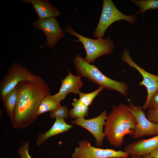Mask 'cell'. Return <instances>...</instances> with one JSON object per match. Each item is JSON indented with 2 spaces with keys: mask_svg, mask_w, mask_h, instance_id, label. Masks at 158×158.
I'll return each instance as SVG.
<instances>
[{
  "mask_svg": "<svg viewBox=\"0 0 158 158\" xmlns=\"http://www.w3.org/2000/svg\"><path fill=\"white\" fill-rule=\"evenodd\" d=\"M17 97L11 124L15 129L30 126L36 120L42 99L50 94L49 86L43 79L37 81H22L17 85Z\"/></svg>",
  "mask_w": 158,
  "mask_h": 158,
  "instance_id": "cell-1",
  "label": "cell"
},
{
  "mask_svg": "<svg viewBox=\"0 0 158 158\" xmlns=\"http://www.w3.org/2000/svg\"><path fill=\"white\" fill-rule=\"evenodd\" d=\"M136 124L128 106L121 103L117 106H113L107 116L104 133L111 145L120 147L123 144L125 136L132 135Z\"/></svg>",
  "mask_w": 158,
  "mask_h": 158,
  "instance_id": "cell-2",
  "label": "cell"
},
{
  "mask_svg": "<svg viewBox=\"0 0 158 158\" xmlns=\"http://www.w3.org/2000/svg\"><path fill=\"white\" fill-rule=\"evenodd\" d=\"M73 61L77 75L86 78L104 89L116 90L127 97L128 87L126 83L114 80L105 76L97 67L91 64L79 54L74 56Z\"/></svg>",
  "mask_w": 158,
  "mask_h": 158,
  "instance_id": "cell-3",
  "label": "cell"
},
{
  "mask_svg": "<svg viewBox=\"0 0 158 158\" xmlns=\"http://www.w3.org/2000/svg\"><path fill=\"white\" fill-rule=\"evenodd\" d=\"M65 30L78 38V40H74V42H79L82 44L86 53L84 58L90 63H93L95 59L101 56L108 55L113 52L114 44L109 36L105 39L90 38L76 32L69 25L66 26Z\"/></svg>",
  "mask_w": 158,
  "mask_h": 158,
  "instance_id": "cell-4",
  "label": "cell"
},
{
  "mask_svg": "<svg viewBox=\"0 0 158 158\" xmlns=\"http://www.w3.org/2000/svg\"><path fill=\"white\" fill-rule=\"evenodd\" d=\"M122 20L132 25L136 22L137 18L135 15H126L123 14L112 0H103L101 15L93 37L96 39L102 38L106 31L111 24Z\"/></svg>",
  "mask_w": 158,
  "mask_h": 158,
  "instance_id": "cell-5",
  "label": "cell"
},
{
  "mask_svg": "<svg viewBox=\"0 0 158 158\" xmlns=\"http://www.w3.org/2000/svg\"><path fill=\"white\" fill-rule=\"evenodd\" d=\"M26 67L15 62L11 66L0 83V98L13 90L20 82L24 80L37 81L42 79Z\"/></svg>",
  "mask_w": 158,
  "mask_h": 158,
  "instance_id": "cell-6",
  "label": "cell"
},
{
  "mask_svg": "<svg viewBox=\"0 0 158 158\" xmlns=\"http://www.w3.org/2000/svg\"><path fill=\"white\" fill-rule=\"evenodd\" d=\"M129 155L122 151L95 147L88 141L83 140L79 142L72 158H127Z\"/></svg>",
  "mask_w": 158,
  "mask_h": 158,
  "instance_id": "cell-7",
  "label": "cell"
},
{
  "mask_svg": "<svg viewBox=\"0 0 158 158\" xmlns=\"http://www.w3.org/2000/svg\"><path fill=\"white\" fill-rule=\"evenodd\" d=\"M129 102L130 113L136 123L132 138L136 139L144 136L158 135V123L152 122L147 118L142 107L134 105L130 100Z\"/></svg>",
  "mask_w": 158,
  "mask_h": 158,
  "instance_id": "cell-8",
  "label": "cell"
},
{
  "mask_svg": "<svg viewBox=\"0 0 158 158\" xmlns=\"http://www.w3.org/2000/svg\"><path fill=\"white\" fill-rule=\"evenodd\" d=\"M121 60L125 62L129 66L137 70L142 77V80L140 82L138 85L143 86L147 90V95L146 100L142 108L147 109L150 99L152 95L158 89V75L150 73L142 68L137 65L132 59L129 51L124 49L122 53Z\"/></svg>",
  "mask_w": 158,
  "mask_h": 158,
  "instance_id": "cell-9",
  "label": "cell"
},
{
  "mask_svg": "<svg viewBox=\"0 0 158 158\" xmlns=\"http://www.w3.org/2000/svg\"><path fill=\"white\" fill-rule=\"evenodd\" d=\"M34 28L42 31L47 40L46 43L37 49L46 45L53 48L64 36V33L59 25L56 17H51L43 19H38L32 23Z\"/></svg>",
  "mask_w": 158,
  "mask_h": 158,
  "instance_id": "cell-10",
  "label": "cell"
},
{
  "mask_svg": "<svg viewBox=\"0 0 158 158\" xmlns=\"http://www.w3.org/2000/svg\"><path fill=\"white\" fill-rule=\"evenodd\" d=\"M107 111L104 110L96 117L89 119L79 118L73 121L72 123L89 131L94 137L96 146L101 147L102 145L104 139L106 137L103 129L107 116Z\"/></svg>",
  "mask_w": 158,
  "mask_h": 158,
  "instance_id": "cell-11",
  "label": "cell"
},
{
  "mask_svg": "<svg viewBox=\"0 0 158 158\" xmlns=\"http://www.w3.org/2000/svg\"><path fill=\"white\" fill-rule=\"evenodd\" d=\"M68 71V75L61 80V85L58 92L52 95L56 100L60 102L70 93L78 94L83 85L81 77L74 75Z\"/></svg>",
  "mask_w": 158,
  "mask_h": 158,
  "instance_id": "cell-12",
  "label": "cell"
},
{
  "mask_svg": "<svg viewBox=\"0 0 158 158\" xmlns=\"http://www.w3.org/2000/svg\"><path fill=\"white\" fill-rule=\"evenodd\" d=\"M158 147V135L147 139H141L127 145L124 151L131 156L150 154Z\"/></svg>",
  "mask_w": 158,
  "mask_h": 158,
  "instance_id": "cell-13",
  "label": "cell"
},
{
  "mask_svg": "<svg viewBox=\"0 0 158 158\" xmlns=\"http://www.w3.org/2000/svg\"><path fill=\"white\" fill-rule=\"evenodd\" d=\"M22 2L31 4L37 14L39 19L56 17L60 15L58 9L47 0H22Z\"/></svg>",
  "mask_w": 158,
  "mask_h": 158,
  "instance_id": "cell-14",
  "label": "cell"
},
{
  "mask_svg": "<svg viewBox=\"0 0 158 158\" xmlns=\"http://www.w3.org/2000/svg\"><path fill=\"white\" fill-rule=\"evenodd\" d=\"M55 119L53 124L49 130L38 135L36 140L37 146L42 145L48 138L68 131L72 126L67 124L64 119L57 117Z\"/></svg>",
  "mask_w": 158,
  "mask_h": 158,
  "instance_id": "cell-15",
  "label": "cell"
},
{
  "mask_svg": "<svg viewBox=\"0 0 158 158\" xmlns=\"http://www.w3.org/2000/svg\"><path fill=\"white\" fill-rule=\"evenodd\" d=\"M17 85L15 88L1 99L2 101L5 109L10 119L12 118L17 102Z\"/></svg>",
  "mask_w": 158,
  "mask_h": 158,
  "instance_id": "cell-16",
  "label": "cell"
},
{
  "mask_svg": "<svg viewBox=\"0 0 158 158\" xmlns=\"http://www.w3.org/2000/svg\"><path fill=\"white\" fill-rule=\"evenodd\" d=\"M61 105L60 102L56 100L51 94L45 96L42 100L39 107L37 115L48 111H54Z\"/></svg>",
  "mask_w": 158,
  "mask_h": 158,
  "instance_id": "cell-17",
  "label": "cell"
},
{
  "mask_svg": "<svg viewBox=\"0 0 158 158\" xmlns=\"http://www.w3.org/2000/svg\"><path fill=\"white\" fill-rule=\"evenodd\" d=\"M72 105L73 108L68 112L70 117L75 119L84 118L87 115L88 112V107L86 106L76 98L73 99Z\"/></svg>",
  "mask_w": 158,
  "mask_h": 158,
  "instance_id": "cell-18",
  "label": "cell"
},
{
  "mask_svg": "<svg viewBox=\"0 0 158 158\" xmlns=\"http://www.w3.org/2000/svg\"><path fill=\"white\" fill-rule=\"evenodd\" d=\"M130 1L140 8L139 11L135 14L136 16L140 13L142 16L144 13L147 10H156L158 8V0H131Z\"/></svg>",
  "mask_w": 158,
  "mask_h": 158,
  "instance_id": "cell-19",
  "label": "cell"
},
{
  "mask_svg": "<svg viewBox=\"0 0 158 158\" xmlns=\"http://www.w3.org/2000/svg\"><path fill=\"white\" fill-rule=\"evenodd\" d=\"M104 88L99 87V88L95 91L87 93H85L80 92L78 93L80 101L84 105L88 107L91 105L95 97Z\"/></svg>",
  "mask_w": 158,
  "mask_h": 158,
  "instance_id": "cell-20",
  "label": "cell"
},
{
  "mask_svg": "<svg viewBox=\"0 0 158 158\" xmlns=\"http://www.w3.org/2000/svg\"><path fill=\"white\" fill-rule=\"evenodd\" d=\"M69 111L67 107L61 105L56 110L50 111L49 115L52 119L57 117L64 119L67 118L68 115Z\"/></svg>",
  "mask_w": 158,
  "mask_h": 158,
  "instance_id": "cell-21",
  "label": "cell"
},
{
  "mask_svg": "<svg viewBox=\"0 0 158 158\" xmlns=\"http://www.w3.org/2000/svg\"><path fill=\"white\" fill-rule=\"evenodd\" d=\"M29 144L28 141H24L23 143L18 151L21 158H32L29 153Z\"/></svg>",
  "mask_w": 158,
  "mask_h": 158,
  "instance_id": "cell-22",
  "label": "cell"
},
{
  "mask_svg": "<svg viewBox=\"0 0 158 158\" xmlns=\"http://www.w3.org/2000/svg\"><path fill=\"white\" fill-rule=\"evenodd\" d=\"M146 116L150 121L158 123V108L149 109Z\"/></svg>",
  "mask_w": 158,
  "mask_h": 158,
  "instance_id": "cell-23",
  "label": "cell"
},
{
  "mask_svg": "<svg viewBox=\"0 0 158 158\" xmlns=\"http://www.w3.org/2000/svg\"><path fill=\"white\" fill-rule=\"evenodd\" d=\"M157 108H158V89L152 95L147 107V109Z\"/></svg>",
  "mask_w": 158,
  "mask_h": 158,
  "instance_id": "cell-24",
  "label": "cell"
},
{
  "mask_svg": "<svg viewBox=\"0 0 158 158\" xmlns=\"http://www.w3.org/2000/svg\"><path fill=\"white\" fill-rule=\"evenodd\" d=\"M150 154L153 158H158V147L154 150Z\"/></svg>",
  "mask_w": 158,
  "mask_h": 158,
  "instance_id": "cell-25",
  "label": "cell"
},
{
  "mask_svg": "<svg viewBox=\"0 0 158 158\" xmlns=\"http://www.w3.org/2000/svg\"><path fill=\"white\" fill-rule=\"evenodd\" d=\"M141 158H153L150 154H147L141 156Z\"/></svg>",
  "mask_w": 158,
  "mask_h": 158,
  "instance_id": "cell-26",
  "label": "cell"
},
{
  "mask_svg": "<svg viewBox=\"0 0 158 158\" xmlns=\"http://www.w3.org/2000/svg\"><path fill=\"white\" fill-rule=\"evenodd\" d=\"M131 157V158H141V156H133Z\"/></svg>",
  "mask_w": 158,
  "mask_h": 158,
  "instance_id": "cell-27",
  "label": "cell"
},
{
  "mask_svg": "<svg viewBox=\"0 0 158 158\" xmlns=\"http://www.w3.org/2000/svg\"></svg>",
  "mask_w": 158,
  "mask_h": 158,
  "instance_id": "cell-28",
  "label": "cell"
}]
</instances>
